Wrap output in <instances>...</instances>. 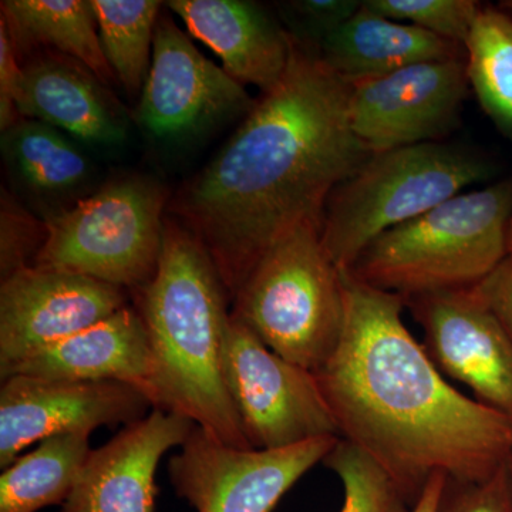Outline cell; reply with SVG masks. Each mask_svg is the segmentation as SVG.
<instances>
[{"label":"cell","instance_id":"1","mask_svg":"<svg viewBox=\"0 0 512 512\" xmlns=\"http://www.w3.org/2000/svg\"><path fill=\"white\" fill-rule=\"evenodd\" d=\"M291 39L281 82L181 198L231 301L272 245L303 224H322L330 194L373 154L350 121L352 83L319 47Z\"/></svg>","mask_w":512,"mask_h":512},{"label":"cell","instance_id":"2","mask_svg":"<svg viewBox=\"0 0 512 512\" xmlns=\"http://www.w3.org/2000/svg\"><path fill=\"white\" fill-rule=\"evenodd\" d=\"M345 328L316 380L340 439L414 507L431 478L480 481L512 464V419L447 382L403 322V296L342 271Z\"/></svg>","mask_w":512,"mask_h":512},{"label":"cell","instance_id":"3","mask_svg":"<svg viewBox=\"0 0 512 512\" xmlns=\"http://www.w3.org/2000/svg\"><path fill=\"white\" fill-rule=\"evenodd\" d=\"M229 293L192 232L165 227L153 281L137 293L154 366V409L181 414L228 446L251 444L222 367Z\"/></svg>","mask_w":512,"mask_h":512},{"label":"cell","instance_id":"4","mask_svg":"<svg viewBox=\"0 0 512 512\" xmlns=\"http://www.w3.org/2000/svg\"><path fill=\"white\" fill-rule=\"evenodd\" d=\"M512 178L461 192L370 242L350 274L404 299L473 288L510 254Z\"/></svg>","mask_w":512,"mask_h":512},{"label":"cell","instance_id":"5","mask_svg":"<svg viewBox=\"0 0 512 512\" xmlns=\"http://www.w3.org/2000/svg\"><path fill=\"white\" fill-rule=\"evenodd\" d=\"M494 164L473 148L443 141L373 153L330 194L320 238L348 271L377 237L490 180Z\"/></svg>","mask_w":512,"mask_h":512},{"label":"cell","instance_id":"6","mask_svg":"<svg viewBox=\"0 0 512 512\" xmlns=\"http://www.w3.org/2000/svg\"><path fill=\"white\" fill-rule=\"evenodd\" d=\"M318 222L293 229L256 262L231 315L266 348L315 373L345 328L342 271L323 248Z\"/></svg>","mask_w":512,"mask_h":512},{"label":"cell","instance_id":"7","mask_svg":"<svg viewBox=\"0 0 512 512\" xmlns=\"http://www.w3.org/2000/svg\"><path fill=\"white\" fill-rule=\"evenodd\" d=\"M164 195L151 181H116L46 225L33 266L143 291L163 254Z\"/></svg>","mask_w":512,"mask_h":512},{"label":"cell","instance_id":"8","mask_svg":"<svg viewBox=\"0 0 512 512\" xmlns=\"http://www.w3.org/2000/svg\"><path fill=\"white\" fill-rule=\"evenodd\" d=\"M222 367L245 436L256 450H279L323 437L338 426L313 372L266 348L229 316Z\"/></svg>","mask_w":512,"mask_h":512},{"label":"cell","instance_id":"9","mask_svg":"<svg viewBox=\"0 0 512 512\" xmlns=\"http://www.w3.org/2000/svg\"><path fill=\"white\" fill-rule=\"evenodd\" d=\"M339 441L323 437L279 450H244L195 426L170 458L168 473L175 493L197 512H271Z\"/></svg>","mask_w":512,"mask_h":512},{"label":"cell","instance_id":"10","mask_svg":"<svg viewBox=\"0 0 512 512\" xmlns=\"http://www.w3.org/2000/svg\"><path fill=\"white\" fill-rule=\"evenodd\" d=\"M468 89L466 57L352 83L353 131L372 153L440 141L460 123Z\"/></svg>","mask_w":512,"mask_h":512},{"label":"cell","instance_id":"11","mask_svg":"<svg viewBox=\"0 0 512 512\" xmlns=\"http://www.w3.org/2000/svg\"><path fill=\"white\" fill-rule=\"evenodd\" d=\"M154 407L143 390L116 380L10 376L0 389V467L47 437L128 426Z\"/></svg>","mask_w":512,"mask_h":512},{"label":"cell","instance_id":"12","mask_svg":"<svg viewBox=\"0 0 512 512\" xmlns=\"http://www.w3.org/2000/svg\"><path fill=\"white\" fill-rule=\"evenodd\" d=\"M244 84L198 52L170 18L160 16L150 72L137 120L151 136L170 140L200 133L254 109Z\"/></svg>","mask_w":512,"mask_h":512},{"label":"cell","instance_id":"13","mask_svg":"<svg viewBox=\"0 0 512 512\" xmlns=\"http://www.w3.org/2000/svg\"><path fill=\"white\" fill-rule=\"evenodd\" d=\"M126 291L55 269H22L0 286V377L23 360L126 308Z\"/></svg>","mask_w":512,"mask_h":512},{"label":"cell","instance_id":"14","mask_svg":"<svg viewBox=\"0 0 512 512\" xmlns=\"http://www.w3.org/2000/svg\"><path fill=\"white\" fill-rule=\"evenodd\" d=\"M404 302L437 369L512 419V342L473 288L423 293Z\"/></svg>","mask_w":512,"mask_h":512},{"label":"cell","instance_id":"15","mask_svg":"<svg viewBox=\"0 0 512 512\" xmlns=\"http://www.w3.org/2000/svg\"><path fill=\"white\" fill-rule=\"evenodd\" d=\"M197 424L154 409L90 451L72 494L60 512H154L161 457L181 447Z\"/></svg>","mask_w":512,"mask_h":512},{"label":"cell","instance_id":"16","mask_svg":"<svg viewBox=\"0 0 512 512\" xmlns=\"http://www.w3.org/2000/svg\"><path fill=\"white\" fill-rule=\"evenodd\" d=\"M167 6L239 83L268 93L281 82L291 57V35L261 6L244 0H171Z\"/></svg>","mask_w":512,"mask_h":512},{"label":"cell","instance_id":"17","mask_svg":"<svg viewBox=\"0 0 512 512\" xmlns=\"http://www.w3.org/2000/svg\"><path fill=\"white\" fill-rule=\"evenodd\" d=\"M16 375L116 380L143 390L154 406L150 339L140 312L130 306L23 360L8 377Z\"/></svg>","mask_w":512,"mask_h":512},{"label":"cell","instance_id":"18","mask_svg":"<svg viewBox=\"0 0 512 512\" xmlns=\"http://www.w3.org/2000/svg\"><path fill=\"white\" fill-rule=\"evenodd\" d=\"M16 109L28 120L64 130L90 146H119L126 123L93 76L49 57L23 67Z\"/></svg>","mask_w":512,"mask_h":512},{"label":"cell","instance_id":"19","mask_svg":"<svg viewBox=\"0 0 512 512\" xmlns=\"http://www.w3.org/2000/svg\"><path fill=\"white\" fill-rule=\"evenodd\" d=\"M319 53L330 69L350 83L376 79L417 63L466 57L464 46L409 23L384 18L363 2L356 15L320 45Z\"/></svg>","mask_w":512,"mask_h":512},{"label":"cell","instance_id":"20","mask_svg":"<svg viewBox=\"0 0 512 512\" xmlns=\"http://www.w3.org/2000/svg\"><path fill=\"white\" fill-rule=\"evenodd\" d=\"M2 19L18 47L47 46L82 64L101 82L111 69L101 49L92 0H6Z\"/></svg>","mask_w":512,"mask_h":512},{"label":"cell","instance_id":"21","mask_svg":"<svg viewBox=\"0 0 512 512\" xmlns=\"http://www.w3.org/2000/svg\"><path fill=\"white\" fill-rule=\"evenodd\" d=\"M89 433L47 437L0 476V512H36L64 504L90 454Z\"/></svg>","mask_w":512,"mask_h":512},{"label":"cell","instance_id":"22","mask_svg":"<svg viewBox=\"0 0 512 512\" xmlns=\"http://www.w3.org/2000/svg\"><path fill=\"white\" fill-rule=\"evenodd\" d=\"M2 153L20 180L39 194H67L86 183L92 173L83 151L42 121H18L2 131Z\"/></svg>","mask_w":512,"mask_h":512},{"label":"cell","instance_id":"23","mask_svg":"<svg viewBox=\"0 0 512 512\" xmlns=\"http://www.w3.org/2000/svg\"><path fill=\"white\" fill-rule=\"evenodd\" d=\"M464 50L468 83L481 109L512 141V13L481 3Z\"/></svg>","mask_w":512,"mask_h":512},{"label":"cell","instance_id":"24","mask_svg":"<svg viewBox=\"0 0 512 512\" xmlns=\"http://www.w3.org/2000/svg\"><path fill=\"white\" fill-rule=\"evenodd\" d=\"M101 49L128 93L146 84L163 3L157 0H92Z\"/></svg>","mask_w":512,"mask_h":512},{"label":"cell","instance_id":"25","mask_svg":"<svg viewBox=\"0 0 512 512\" xmlns=\"http://www.w3.org/2000/svg\"><path fill=\"white\" fill-rule=\"evenodd\" d=\"M323 464L342 481L345 497L340 512H412L392 478L348 441L340 439Z\"/></svg>","mask_w":512,"mask_h":512},{"label":"cell","instance_id":"26","mask_svg":"<svg viewBox=\"0 0 512 512\" xmlns=\"http://www.w3.org/2000/svg\"><path fill=\"white\" fill-rule=\"evenodd\" d=\"M366 8L464 46L480 2L474 0H363Z\"/></svg>","mask_w":512,"mask_h":512},{"label":"cell","instance_id":"27","mask_svg":"<svg viewBox=\"0 0 512 512\" xmlns=\"http://www.w3.org/2000/svg\"><path fill=\"white\" fill-rule=\"evenodd\" d=\"M360 8L359 0H292L279 5L288 25L286 32L316 47L342 28Z\"/></svg>","mask_w":512,"mask_h":512},{"label":"cell","instance_id":"28","mask_svg":"<svg viewBox=\"0 0 512 512\" xmlns=\"http://www.w3.org/2000/svg\"><path fill=\"white\" fill-rule=\"evenodd\" d=\"M436 512H512V464L480 481H444Z\"/></svg>","mask_w":512,"mask_h":512},{"label":"cell","instance_id":"29","mask_svg":"<svg viewBox=\"0 0 512 512\" xmlns=\"http://www.w3.org/2000/svg\"><path fill=\"white\" fill-rule=\"evenodd\" d=\"M36 224L18 205L3 200L2 229H0V272L3 279L33 266L42 248Z\"/></svg>","mask_w":512,"mask_h":512},{"label":"cell","instance_id":"30","mask_svg":"<svg viewBox=\"0 0 512 512\" xmlns=\"http://www.w3.org/2000/svg\"><path fill=\"white\" fill-rule=\"evenodd\" d=\"M23 67L16 59V47L13 45L5 20L0 19V130L6 131L18 121L16 97L22 82Z\"/></svg>","mask_w":512,"mask_h":512},{"label":"cell","instance_id":"31","mask_svg":"<svg viewBox=\"0 0 512 512\" xmlns=\"http://www.w3.org/2000/svg\"><path fill=\"white\" fill-rule=\"evenodd\" d=\"M473 291L503 326L512 342V252Z\"/></svg>","mask_w":512,"mask_h":512},{"label":"cell","instance_id":"32","mask_svg":"<svg viewBox=\"0 0 512 512\" xmlns=\"http://www.w3.org/2000/svg\"><path fill=\"white\" fill-rule=\"evenodd\" d=\"M446 477L437 474L431 478L426 490L420 495L419 501L414 505L412 512H436L439 505L441 491H443Z\"/></svg>","mask_w":512,"mask_h":512},{"label":"cell","instance_id":"33","mask_svg":"<svg viewBox=\"0 0 512 512\" xmlns=\"http://www.w3.org/2000/svg\"><path fill=\"white\" fill-rule=\"evenodd\" d=\"M500 5L503 6L504 9H507L508 12L512 13V0L511 2L500 3Z\"/></svg>","mask_w":512,"mask_h":512},{"label":"cell","instance_id":"34","mask_svg":"<svg viewBox=\"0 0 512 512\" xmlns=\"http://www.w3.org/2000/svg\"><path fill=\"white\" fill-rule=\"evenodd\" d=\"M508 245H510V252H512V220L510 224V234H508Z\"/></svg>","mask_w":512,"mask_h":512}]
</instances>
